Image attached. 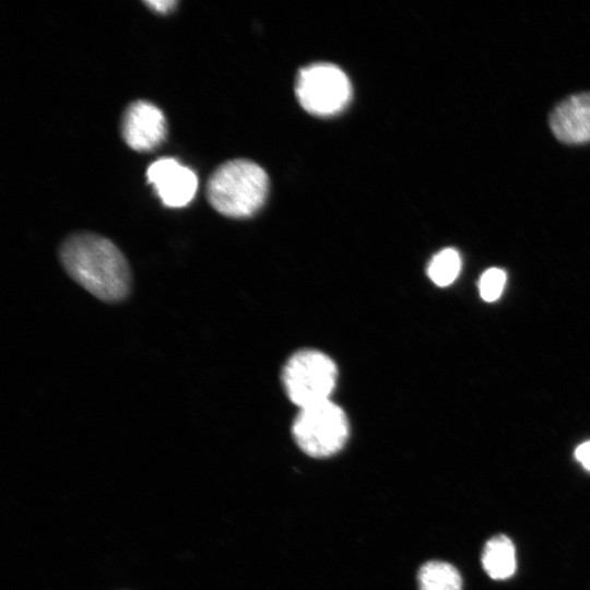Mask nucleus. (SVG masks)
Listing matches in <instances>:
<instances>
[{"label": "nucleus", "mask_w": 590, "mask_h": 590, "mask_svg": "<svg viewBox=\"0 0 590 590\" xmlns=\"http://www.w3.org/2000/svg\"><path fill=\"white\" fill-rule=\"evenodd\" d=\"M337 378L334 362L317 350L294 353L282 370L284 389L299 409L330 400Z\"/></svg>", "instance_id": "nucleus-3"}, {"label": "nucleus", "mask_w": 590, "mask_h": 590, "mask_svg": "<svg viewBox=\"0 0 590 590\" xmlns=\"http://www.w3.org/2000/svg\"><path fill=\"white\" fill-rule=\"evenodd\" d=\"M550 126L554 135L567 144L590 141V92L571 95L558 104L551 114Z\"/></svg>", "instance_id": "nucleus-8"}, {"label": "nucleus", "mask_w": 590, "mask_h": 590, "mask_svg": "<svg viewBox=\"0 0 590 590\" xmlns=\"http://www.w3.org/2000/svg\"><path fill=\"white\" fill-rule=\"evenodd\" d=\"M145 4L148 7H150L151 9L157 11V12L166 13L176 5V1H172V0H166V1L158 0V1H156L155 0V1H145Z\"/></svg>", "instance_id": "nucleus-14"}, {"label": "nucleus", "mask_w": 590, "mask_h": 590, "mask_svg": "<svg viewBox=\"0 0 590 590\" xmlns=\"http://www.w3.org/2000/svg\"><path fill=\"white\" fill-rule=\"evenodd\" d=\"M162 202L170 208L187 205L198 188L196 174L175 158L164 157L153 162L146 172Z\"/></svg>", "instance_id": "nucleus-6"}, {"label": "nucleus", "mask_w": 590, "mask_h": 590, "mask_svg": "<svg viewBox=\"0 0 590 590\" xmlns=\"http://www.w3.org/2000/svg\"><path fill=\"white\" fill-rule=\"evenodd\" d=\"M576 459L590 471V440L579 445L575 451Z\"/></svg>", "instance_id": "nucleus-13"}, {"label": "nucleus", "mask_w": 590, "mask_h": 590, "mask_svg": "<svg viewBox=\"0 0 590 590\" xmlns=\"http://www.w3.org/2000/svg\"><path fill=\"white\" fill-rule=\"evenodd\" d=\"M269 179L264 169L249 160H232L220 165L206 185L211 205L229 217H248L263 204Z\"/></svg>", "instance_id": "nucleus-2"}, {"label": "nucleus", "mask_w": 590, "mask_h": 590, "mask_svg": "<svg viewBox=\"0 0 590 590\" xmlns=\"http://www.w3.org/2000/svg\"><path fill=\"white\" fill-rule=\"evenodd\" d=\"M461 269V258L453 248H446L437 252L430 260L427 274L438 286L450 285Z\"/></svg>", "instance_id": "nucleus-11"}, {"label": "nucleus", "mask_w": 590, "mask_h": 590, "mask_svg": "<svg viewBox=\"0 0 590 590\" xmlns=\"http://www.w3.org/2000/svg\"><path fill=\"white\" fill-rule=\"evenodd\" d=\"M121 132L131 149L139 152L151 151L166 137V119L154 104L135 101L125 111Z\"/></svg>", "instance_id": "nucleus-7"}, {"label": "nucleus", "mask_w": 590, "mask_h": 590, "mask_svg": "<svg viewBox=\"0 0 590 590\" xmlns=\"http://www.w3.org/2000/svg\"><path fill=\"white\" fill-rule=\"evenodd\" d=\"M420 590H462V578L458 569L442 560L425 563L417 576Z\"/></svg>", "instance_id": "nucleus-10"}, {"label": "nucleus", "mask_w": 590, "mask_h": 590, "mask_svg": "<svg viewBox=\"0 0 590 590\" xmlns=\"http://www.w3.org/2000/svg\"><path fill=\"white\" fill-rule=\"evenodd\" d=\"M481 562L484 571L494 580L510 578L516 571V550L506 534H496L486 541Z\"/></svg>", "instance_id": "nucleus-9"}, {"label": "nucleus", "mask_w": 590, "mask_h": 590, "mask_svg": "<svg viewBox=\"0 0 590 590\" xmlns=\"http://www.w3.org/2000/svg\"><path fill=\"white\" fill-rule=\"evenodd\" d=\"M68 275L94 297L117 303L128 297L132 275L125 255L108 238L91 232L68 236L59 248Z\"/></svg>", "instance_id": "nucleus-1"}, {"label": "nucleus", "mask_w": 590, "mask_h": 590, "mask_svg": "<svg viewBox=\"0 0 590 590\" xmlns=\"http://www.w3.org/2000/svg\"><path fill=\"white\" fill-rule=\"evenodd\" d=\"M344 411L327 400L299 410L292 426L298 447L308 456L324 458L339 452L349 437Z\"/></svg>", "instance_id": "nucleus-4"}, {"label": "nucleus", "mask_w": 590, "mask_h": 590, "mask_svg": "<svg viewBox=\"0 0 590 590\" xmlns=\"http://www.w3.org/2000/svg\"><path fill=\"white\" fill-rule=\"evenodd\" d=\"M296 95L305 110L317 116H332L349 104L352 86L338 66L319 62L303 68L296 81Z\"/></svg>", "instance_id": "nucleus-5"}, {"label": "nucleus", "mask_w": 590, "mask_h": 590, "mask_svg": "<svg viewBox=\"0 0 590 590\" xmlns=\"http://www.w3.org/2000/svg\"><path fill=\"white\" fill-rule=\"evenodd\" d=\"M506 283V273L498 268L486 270L480 278L479 291L481 297L486 302H494L499 298Z\"/></svg>", "instance_id": "nucleus-12"}]
</instances>
